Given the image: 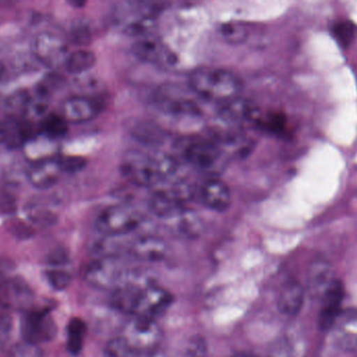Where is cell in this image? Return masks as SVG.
Here are the masks:
<instances>
[{"label": "cell", "mask_w": 357, "mask_h": 357, "mask_svg": "<svg viewBox=\"0 0 357 357\" xmlns=\"http://www.w3.org/2000/svg\"><path fill=\"white\" fill-rule=\"evenodd\" d=\"M177 161L165 153L129 151L121 159V171L129 182L140 187H154L175 174Z\"/></svg>", "instance_id": "obj_1"}, {"label": "cell", "mask_w": 357, "mask_h": 357, "mask_svg": "<svg viewBox=\"0 0 357 357\" xmlns=\"http://www.w3.org/2000/svg\"><path fill=\"white\" fill-rule=\"evenodd\" d=\"M243 86L238 75L226 69H197L189 77V87L197 96L220 105L239 96Z\"/></svg>", "instance_id": "obj_2"}, {"label": "cell", "mask_w": 357, "mask_h": 357, "mask_svg": "<svg viewBox=\"0 0 357 357\" xmlns=\"http://www.w3.org/2000/svg\"><path fill=\"white\" fill-rule=\"evenodd\" d=\"M160 13L153 0H125L115 10L114 22L128 35L142 36L154 29Z\"/></svg>", "instance_id": "obj_3"}, {"label": "cell", "mask_w": 357, "mask_h": 357, "mask_svg": "<svg viewBox=\"0 0 357 357\" xmlns=\"http://www.w3.org/2000/svg\"><path fill=\"white\" fill-rule=\"evenodd\" d=\"M142 218L131 208L123 205L105 208L96 218V228L104 235L126 236L136 230Z\"/></svg>", "instance_id": "obj_4"}, {"label": "cell", "mask_w": 357, "mask_h": 357, "mask_svg": "<svg viewBox=\"0 0 357 357\" xmlns=\"http://www.w3.org/2000/svg\"><path fill=\"white\" fill-rule=\"evenodd\" d=\"M128 273L119 257L100 256L88 264L85 278L98 289H114L128 280Z\"/></svg>", "instance_id": "obj_5"}, {"label": "cell", "mask_w": 357, "mask_h": 357, "mask_svg": "<svg viewBox=\"0 0 357 357\" xmlns=\"http://www.w3.org/2000/svg\"><path fill=\"white\" fill-rule=\"evenodd\" d=\"M121 337L142 354L154 351L158 347L162 333L156 321L133 317L123 327Z\"/></svg>", "instance_id": "obj_6"}, {"label": "cell", "mask_w": 357, "mask_h": 357, "mask_svg": "<svg viewBox=\"0 0 357 357\" xmlns=\"http://www.w3.org/2000/svg\"><path fill=\"white\" fill-rule=\"evenodd\" d=\"M173 301V295L162 287L144 285L133 317L156 321L169 310Z\"/></svg>", "instance_id": "obj_7"}, {"label": "cell", "mask_w": 357, "mask_h": 357, "mask_svg": "<svg viewBox=\"0 0 357 357\" xmlns=\"http://www.w3.org/2000/svg\"><path fill=\"white\" fill-rule=\"evenodd\" d=\"M185 160L195 169L211 171L222 160V151L216 144L203 139H192L183 146Z\"/></svg>", "instance_id": "obj_8"}, {"label": "cell", "mask_w": 357, "mask_h": 357, "mask_svg": "<svg viewBox=\"0 0 357 357\" xmlns=\"http://www.w3.org/2000/svg\"><path fill=\"white\" fill-rule=\"evenodd\" d=\"M23 337L29 344L52 341L56 333V326L47 312H33L23 318L21 325Z\"/></svg>", "instance_id": "obj_9"}, {"label": "cell", "mask_w": 357, "mask_h": 357, "mask_svg": "<svg viewBox=\"0 0 357 357\" xmlns=\"http://www.w3.org/2000/svg\"><path fill=\"white\" fill-rule=\"evenodd\" d=\"M33 54L46 66H56L66 60V43L56 33H42L33 41Z\"/></svg>", "instance_id": "obj_10"}, {"label": "cell", "mask_w": 357, "mask_h": 357, "mask_svg": "<svg viewBox=\"0 0 357 357\" xmlns=\"http://www.w3.org/2000/svg\"><path fill=\"white\" fill-rule=\"evenodd\" d=\"M345 289L340 280H333L324 291L323 305L319 314L318 324L321 331H327L337 322L341 312Z\"/></svg>", "instance_id": "obj_11"}, {"label": "cell", "mask_w": 357, "mask_h": 357, "mask_svg": "<svg viewBox=\"0 0 357 357\" xmlns=\"http://www.w3.org/2000/svg\"><path fill=\"white\" fill-rule=\"evenodd\" d=\"M218 114L222 121L230 123H258L260 113L257 107L245 98H237L220 104Z\"/></svg>", "instance_id": "obj_12"}, {"label": "cell", "mask_w": 357, "mask_h": 357, "mask_svg": "<svg viewBox=\"0 0 357 357\" xmlns=\"http://www.w3.org/2000/svg\"><path fill=\"white\" fill-rule=\"evenodd\" d=\"M184 201L178 197L173 186L155 191L151 197L153 213L165 220H175L185 210Z\"/></svg>", "instance_id": "obj_13"}, {"label": "cell", "mask_w": 357, "mask_h": 357, "mask_svg": "<svg viewBox=\"0 0 357 357\" xmlns=\"http://www.w3.org/2000/svg\"><path fill=\"white\" fill-rule=\"evenodd\" d=\"M100 112L96 100L87 96H73L65 100L62 106V116L67 123H82L93 119Z\"/></svg>", "instance_id": "obj_14"}, {"label": "cell", "mask_w": 357, "mask_h": 357, "mask_svg": "<svg viewBox=\"0 0 357 357\" xmlns=\"http://www.w3.org/2000/svg\"><path fill=\"white\" fill-rule=\"evenodd\" d=\"M62 173L58 158H50L33 162L27 178L36 188L48 189L56 184Z\"/></svg>", "instance_id": "obj_15"}, {"label": "cell", "mask_w": 357, "mask_h": 357, "mask_svg": "<svg viewBox=\"0 0 357 357\" xmlns=\"http://www.w3.org/2000/svg\"><path fill=\"white\" fill-rule=\"evenodd\" d=\"M29 125L16 116H8L0 121V142L10 150L24 146L31 138Z\"/></svg>", "instance_id": "obj_16"}, {"label": "cell", "mask_w": 357, "mask_h": 357, "mask_svg": "<svg viewBox=\"0 0 357 357\" xmlns=\"http://www.w3.org/2000/svg\"><path fill=\"white\" fill-rule=\"evenodd\" d=\"M130 254L142 261L162 260L167 253V243L158 236H144L131 243Z\"/></svg>", "instance_id": "obj_17"}, {"label": "cell", "mask_w": 357, "mask_h": 357, "mask_svg": "<svg viewBox=\"0 0 357 357\" xmlns=\"http://www.w3.org/2000/svg\"><path fill=\"white\" fill-rule=\"evenodd\" d=\"M144 285L127 280L113 289L110 304L114 310L133 316Z\"/></svg>", "instance_id": "obj_18"}, {"label": "cell", "mask_w": 357, "mask_h": 357, "mask_svg": "<svg viewBox=\"0 0 357 357\" xmlns=\"http://www.w3.org/2000/svg\"><path fill=\"white\" fill-rule=\"evenodd\" d=\"M201 199L210 209L222 212L230 206V189L222 181L210 178L201 187Z\"/></svg>", "instance_id": "obj_19"}, {"label": "cell", "mask_w": 357, "mask_h": 357, "mask_svg": "<svg viewBox=\"0 0 357 357\" xmlns=\"http://www.w3.org/2000/svg\"><path fill=\"white\" fill-rule=\"evenodd\" d=\"M304 302V289L297 281H289L281 287L278 296V308L287 316H296Z\"/></svg>", "instance_id": "obj_20"}, {"label": "cell", "mask_w": 357, "mask_h": 357, "mask_svg": "<svg viewBox=\"0 0 357 357\" xmlns=\"http://www.w3.org/2000/svg\"><path fill=\"white\" fill-rule=\"evenodd\" d=\"M133 50L138 58L152 64H171L173 60V56L169 48L156 40H142L136 43Z\"/></svg>", "instance_id": "obj_21"}, {"label": "cell", "mask_w": 357, "mask_h": 357, "mask_svg": "<svg viewBox=\"0 0 357 357\" xmlns=\"http://www.w3.org/2000/svg\"><path fill=\"white\" fill-rule=\"evenodd\" d=\"M155 104L158 107L159 110L169 114L197 115L201 112L193 100L183 96H171L169 94L162 93L157 96Z\"/></svg>", "instance_id": "obj_22"}, {"label": "cell", "mask_w": 357, "mask_h": 357, "mask_svg": "<svg viewBox=\"0 0 357 357\" xmlns=\"http://www.w3.org/2000/svg\"><path fill=\"white\" fill-rule=\"evenodd\" d=\"M87 326L81 319L73 318L67 326V349L73 356L81 354Z\"/></svg>", "instance_id": "obj_23"}, {"label": "cell", "mask_w": 357, "mask_h": 357, "mask_svg": "<svg viewBox=\"0 0 357 357\" xmlns=\"http://www.w3.org/2000/svg\"><path fill=\"white\" fill-rule=\"evenodd\" d=\"M96 56L89 50H77L67 56L65 68L69 73L79 75L91 69L96 64Z\"/></svg>", "instance_id": "obj_24"}, {"label": "cell", "mask_w": 357, "mask_h": 357, "mask_svg": "<svg viewBox=\"0 0 357 357\" xmlns=\"http://www.w3.org/2000/svg\"><path fill=\"white\" fill-rule=\"evenodd\" d=\"M131 243L123 241V236L105 235V237L96 243V252H98L100 256L119 257L123 252H130Z\"/></svg>", "instance_id": "obj_25"}, {"label": "cell", "mask_w": 357, "mask_h": 357, "mask_svg": "<svg viewBox=\"0 0 357 357\" xmlns=\"http://www.w3.org/2000/svg\"><path fill=\"white\" fill-rule=\"evenodd\" d=\"M68 123L62 114H50L43 117L41 123V133L52 139H58L66 135Z\"/></svg>", "instance_id": "obj_26"}, {"label": "cell", "mask_w": 357, "mask_h": 357, "mask_svg": "<svg viewBox=\"0 0 357 357\" xmlns=\"http://www.w3.org/2000/svg\"><path fill=\"white\" fill-rule=\"evenodd\" d=\"M175 220H178V230L182 234L189 237H195L201 233V220L195 212L185 209Z\"/></svg>", "instance_id": "obj_27"}, {"label": "cell", "mask_w": 357, "mask_h": 357, "mask_svg": "<svg viewBox=\"0 0 357 357\" xmlns=\"http://www.w3.org/2000/svg\"><path fill=\"white\" fill-rule=\"evenodd\" d=\"M105 357H139L140 354L132 347L123 337H117L107 343Z\"/></svg>", "instance_id": "obj_28"}, {"label": "cell", "mask_w": 357, "mask_h": 357, "mask_svg": "<svg viewBox=\"0 0 357 357\" xmlns=\"http://www.w3.org/2000/svg\"><path fill=\"white\" fill-rule=\"evenodd\" d=\"M220 35L228 43L241 44L247 40V27L239 23H226L220 27Z\"/></svg>", "instance_id": "obj_29"}, {"label": "cell", "mask_w": 357, "mask_h": 357, "mask_svg": "<svg viewBox=\"0 0 357 357\" xmlns=\"http://www.w3.org/2000/svg\"><path fill=\"white\" fill-rule=\"evenodd\" d=\"M333 35L335 39L339 42L340 45L347 47L354 41L356 35V27L354 23L349 21L337 23L333 26Z\"/></svg>", "instance_id": "obj_30"}, {"label": "cell", "mask_w": 357, "mask_h": 357, "mask_svg": "<svg viewBox=\"0 0 357 357\" xmlns=\"http://www.w3.org/2000/svg\"><path fill=\"white\" fill-rule=\"evenodd\" d=\"M48 282L56 291H63L71 282L70 273L61 268H52L46 272Z\"/></svg>", "instance_id": "obj_31"}, {"label": "cell", "mask_w": 357, "mask_h": 357, "mask_svg": "<svg viewBox=\"0 0 357 357\" xmlns=\"http://www.w3.org/2000/svg\"><path fill=\"white\" fill-rule=\"evenodd\" d=\"M61 169L65 173H77L86 167L87 162L85 159L79 156H64L58 158Z\"/></svg>", "instance_id": "obj_32"}, {"label": "cell", "mask_w": 357, "mask_h": 357, "mask_svg": "<svg viewBox=\"0 0 357 357\" xmlns=\"http://www.w3.org/2000/svg\"><path fill=\"white\" fill-rule=\"evenodd\" d=\"M71 40L73 43L79 44V45H84L87 43L89 37H88L87 31L83 29H77L71 33Z\"/></svg>", "instance_id": "obj_33"}, {"label": "cell", "mask_w": 357, "mask_h": 357, "mask_svg": "<svg viewBox=\"0 0 357 357\" xmlns=\"http://www.w3.org/2000/svg\"><path fill=\"white\" fill-rule=\"evenodd\" d=\"M69 2L70 6H73V8H83L86 3H87V0H67Z\"/></svg>", "instance_id": "obj_34"}, {"label": "cell", "mask_w": 357, "mask_h": 357, "mask_svg": "<svg viewBox=\"0 0 357 357\" xmlns=\"http://www.w3.org/2000/svg\"><path fill=\"white\" fill-rule=\"evenodd\" d=\"M230 357H258V356H255V354H251V352L241 351V352H237V354H233V356H230Z\"/></svg>", "instance_id": "obj_35"}, {"label": "cell", "mask_w": 357, "mask_h": 357, "mask_svg": "<svg viewBox=\"0 0 357 357\" xmlns=\"http://www.w3.org/2000/svg\"><path fill=\"white\" fill-rule=\"evenodd\" d=\"M4 75V69L3 67L0 66V79H2V77H3Z\"/></svg>", "instance_id": "obj_36"}, {"label": "cell", "mask_w": 357, "mask_h": 357, "mask_svg": "<svg viewBox=\"0 0 357 357\" xmlns=\"http://www.w3.org/2000/svg\"><path fill=\"white\" fill-rule=\"evenodd\" d=\"M197 357H202V356H197Z\"/></svg>", "instance_id": "obj_37"}]
</instances>
